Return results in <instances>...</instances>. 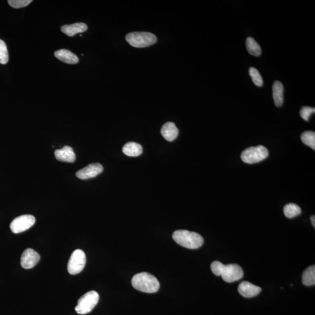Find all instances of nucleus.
Here are the masks:
<instances>
[{
	"instance_id": "1",
	"label": "nucleus",
	"mask_w": 315,
	"mask_h": 315,
	"mask_svg": "<svg viewBox=\"0 0 315 315\" xmlns=\"http://www.w3.org/2000/svg\"><path fill=\"white\" fill-rule=\"evenodd\" d=\"M211 271L217 276H221L224 281L233 282L244 278V271L237 264L224 265L218 261H214L211 265Z\"/></svg>"
},
{
	"instance_id": "2",
	"label": "nucleus",
	"mask_w": 315,
	"mask_h": 315,
	"mask_svg": "<svg viewBox=\"0 0 315 315\" xmlns=\"http://www.w3.org/2000/svg\"><path fill=\"white\" fill-rule=\"evenodd\" d=\"M133 287L146 293H155L160 287V282L153 275L143 272L137 274L132 280Z\"/></svg>"
},
{
	"instance_id": "3",
	"label": "nucleus",
	"mask_w": 315,
	"mask_h": 315,
	"mask_svg": "<svg viewBox=\"0 0 315 315\" xmlns=\"http://www.w3.org/2000/svg\"><path fill=\"white\" fill-rule=\"evenodd\" d=\"M173 237L177 244L190 249H198L204 244L203 238L195 232L177 230L174 232Z\"/></svg>"
},
{
	"instance_id": "4",
	"label": "nucleus",
	"mask_w": 315,
	"mask_h": 315,
	"mask_svg": "<svg viewBox=\"0 0 315 315\" xmlns=\"http://www.w3.org/2000/svg\"><path fill=\"white\" fill-rule=\"evenodd\" d=\"M126 40L130 45L136 48H143L153 45L157 41L155 35L147 32H135L127 34Z\"/></svg>"
},
{
	"instance_id": "5",
	"label": "nucleus",
	"mask_w": 315,
	"mask_h": 315,
	"mask_svg": "<svg viewBox=\"0 0 315 315\" xmlns=\"http://www.w3.org/2000/svg\"><path fill=\"white\" fill-rule=\"evenodd\" d=\"M269 152L263 145L247 148L242 152L241 159L245 163L253 164L265 160L268 157Z\"/></svg>"
},
{
	"instance_id": "6",
	"label": "nucleus",
	"mask_w": 315,
	"mask_h": 315,
	"mask_svg": "<svg viewBox=\"0 0 315 315\" xmlns=\"http://www.w3.org/2000/svg\"><path fill=\"white\" fill-rule=\"evenodd\" d=\"M100 300L97 292L91 291L87 292L79 299L75 310L78 314L85 315L91 313L96 306Z\"/></svg>"
},
{
	"instance_id": "7",
	"label": "nucleus",
	"mask_w": 315,
	"mask_h": 315,
	"mask_svg": "<svg viewBox=\"0 0 315 315\" xmlns=\"http://www.w3.org/2000/svg\"><path fill=\"white\" fill-rule=\"evenodd\" d=\"M86 262L85 253L80 249L74 251L71 254L68 265V270L70 275H75L81 273L84 269Z\"/></svg>"
},
{
	"instance_id": "8",
	"label": "nucleus",
	"mask_w": 315,
	"mask_h": 315,
	"mask_svg": "<svg viewBox=\"0 0 315 315\" xmlns=\"http://www.w3.org/2000/svg\"><path fill=\"white\" fill-rule=\"evenodd\" d=\"M36 219L32 215H23L15 218L10 224L11 230L14 234L21 233L29 230L35 224Z\"/></svg>"
},
{
	"instance_id": "9",
	"label": "nucleus",
	"mask_w": 315,
	"mask_h": 315,
	"mask_svg": "<svg viewBox=\"0 0 315 315\" xmlns=\"http://www.w3.org/2000/svg\"><path fill=\"white\" fill-rule=\"evenodd\" d=\"M103 166L101 164H91L77 171L76 173V176L82 180L88 179L96 177L99 174L103 173Z\"/></svg>"
},
{
	"instance_id": "10",
	"label": "nucleus",
	"mask_w": 315,
	"mask_h": 315,
	"mask_svg": "<svg viewBox=\"0 0 315 315\" xmlns=\"http://www.w3.org/2000/svg\"><path fill=\"white\" fill-rule=\"evenodd\" d=\"M40 259L39 254L33 249H27L22 253L21 265L24 269L33 268L39 263Z\"/></svg>"
},
{
	"instance_id": "11",
	"label": "nucleus",
	"mask_w": 315,
	"mask_h": 315,
	"mask_svg": "<svg viewBox=\"0 0 315 315\" xmlns=\"http://www.w3.org/2000/svg\"><path fill=\"white\" fill-rule=\"evenodd\" d=\"M238 291L239 293L245 298H252L259 295L262 291V288L249 282L243 281L239 285Z\"/></svg>"
},
{
	"instance_id": "12",
	"label": "nucleus",
	"mask_w": 315,
	"mask_h": 315,
	"mask_svg": "<svg viewBox=\"0 0 315 315\" xmlns=\"http://www.w3.org/2000/svg\"><path fill=\"white\" fill-rule=\"evenodd\" d=\"M55 155L57 160L59 161L73 163L76 160L74 150L69 146H65L62 149H56Z\"/></svg>"
},
{
	"instance_id": "13",
	"label": "nucleus",
	"mask_w": 315,
	"mask_h": 315,
	"mask_svg": "<svg viewBox=\"0 0 315 315\" xmlns=\"http://www.w3.org/2000/svg\"><path fill=\"white\" fill-rule=\"evenodd\" d=\"M88 30L87 25L82 22L75 23L72 25H66L62 27L61 31L63 33L72 37L76 34L83 33Z\"/></svg>"
},
{
	"instance_id": "14",
	"label": "nucleus",
	"mask_w": 315,
	"mask_h": 315,
	"mask_svg": "<svg viewBox=\"0 0 315 315\" xmlns=\"http://www.w3.org/2000/svg\"><path fill=\"white\" fill-rule=\"evenodd\" d=\"M161 133L167 141H173L177 138L178 135H179V130L175 123L167 122L162 126Z\"/></svg>"
},
{
	"instance_id": "15",
	"label": "nucleus",
	"mask_w": 315,
	"mask_h": 315,
	"mask_svg": "<svg viewBox=\"0 0 315 315\" xmlns=\"http://www.w3.org/2000/svg\"><path fill=\"white\" fill-rule=\"evenodd\" d=\"M55 56L57 59L69 65H75L79 62L78 57L69 50H57L55 53Z\"/></svg>"
},
{
	"instance_id": "16",
	"label": "nucleus",
	"mask_w": 315,
	"mask_h": 315,
	"mask_svg": "<svg viewBox=\"0 0 315 315\" xmlns=\"http://www.w3.org/2000/svg\"><path fill=\"white\" fill-rule=\"evenodd\" d=\"M273 97L276 106H281L284 103V87L281 82L276 81L273 85Z\"/></svg>"
},
{
	"instance_id": "17",
	"label": "nucleus",
	"mask_w": 315,
	"mask_h": 315,
	"mask_svg": "<svg viewBox=\"0 0 315 315\" xmlns=\"http://www.w3.org/2000/svg\"><path fill=\"white\" fill-rule=\"evenodd\" d=\"M122 150L123 153L129 157H136L142 154V147L138 143L129 142L123 146Z\"/></svg>"
},
{
	"instance_id": "18",
	"label": "nucleus",
	"mask_w": 315,
	"mask_h": 315,
	"mask_svg": "<svg viewBox=\"0 0 315 315\" xmlns=\"http://www.w3.org/2000/svg\"><path fill=\"white\" fill-rule=\"evenodd\" d=\"M302 283L306 286H313L315 284V266L308 267L302 275Z\"/></svg>"
},
{
	"instance_id": "19",
	"label": "nucleus",
	"mask_w": 315,
	"mask_h": 315,
	"mask_svg": "<svg viewBox=\"0 0 315 315\" xmlns=\"http://www.w3.org/2000/svg\"><path fill=\"white\" fill-rule=\"evenodd\" d=\"M246 46L250 55L259 57L262 54V49L256 41L252 37H247L246 41Z\"/></svg>"
},
{
	"instance_id": "20",
	"label": "nucleus",
	"mask_w": 315,
	"mask_h": 315,
	"mask_svg": "<svg viewBox=\"0 0 315 315\" xmlns=\"http://www.w3.org/2000/svg\"><path fill=\"white\" fill-rule=\"evenodd\" d=\"M284 215L288 218H292L300 215L301 209L298 205L294 203H289L284 208Z\"/></svg>"
},
{
	"instance_id": "21",
	"label": "nucleus",
	"mask_w": 315,
	"mask_h": 315,
	"mask_svg": "<svg viewBox=\"0 0 315 315\" xmlns=\"http://www.w3.org/2000/svg\"><path fill=\"white\" fill-rule=\"evenodd\" d=\"M301 140L304 144L315 150V133L314 132H304L301 135Z\"/></svg>"
},
{
	"instance_id": "22",
	"label": "nucleus",
	"mask_w": 315,
	"mask_h": 315,
	"mask_svg": "<svg viewBox=\"0 0 315 315\" xmlns=\"http://www.w3.org/2000/svg\"><path fill=\"white\" fill-rule=\"evenodd\" d=\"M249 75L252 78L253 83L257 87H262L263 84V80L262 75L256 68H250L249 70Z\"/></svg>"
},
{
	"instance_id": "23",
	"label": "nucleus",
	"mask_w": 315,
	"mask_h": 315,
	"mask_svg": "<svg viewBox=\"0 0 315 315\" xmlns=\"http://www.w3.org/2000/svg\"><path fill=\"white\" fill-rule=\"evenodd\" d=\"M9 56L7 46L2 40L0 39V64L6 65L8 62Z\"/></svg>"
},
{
	"instance_id": "24",
	"label": "nucleus",
	"mask_w": 315,
	"mask_h": 315,
	"mask_svg": "<svg viewBox=\"0 0 315 315\" xmlns=\"http://www.w3.org/2000/svg\"><path fill=\"white\" fill-rule=\"evenodd\" d=\"M33 2L32 0H8L9 5L14 8H21L27 7Z\"/></svg>"
},
{
	"instance_id": "25",
	"label": "nucleus",
	"mask_w": 315,
	"mask_h": 315,
	"mask_svg": "<svg viewBox=\"0 0 315 315\" xmlns=\"http://www.w3.org/2000/svg\"><path fill=\"white\" fill-rule=\"evenodd\" d=\"M315 112V107L303 106L300 110V116L305 121H309L311 114Z\"/></svg>"
},
{
	"instance_id": "26",
	"label": "nucleus",
	"mask_w": 315,
	"mask_h": 315,
	"mask_svg": "<svg viewBox=\"0 0 315 315\" xmlns=\"http://www.w3.org/2000/svg\"><path fill=\"white\" fill-rule=\"evenodd\" d=\"M311 221L312 222V224L315 227V215L311 216Z\"/></svg>"
}]
</instances>
